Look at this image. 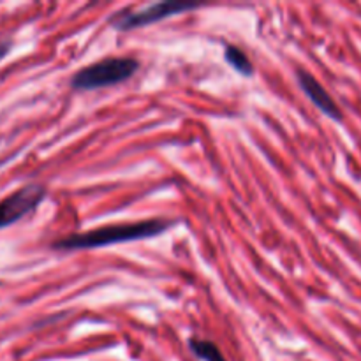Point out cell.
Instances as JSON below:
<instances>
[{"mask_svg":"<svg viewBox=\"0 0 361 361\" xmlns=\"http://www.w3.org/2000/svg\"><path fill=\"white\" fill-rule=\"evenodd\" d=\"M224 59L236 73H240L242 76H252L254 74V66L250 62V59L247 56V53L242 48L235 44H226L224 48Z\"/></svg>","mask_w":361,"mask_h":361,"instance_id":"obj_6","label":"cell"},{"mask_svg":"<svg viewBox=\"0 0 361 361\" xmlns=\"http://www.w3.org/2000/svg\"><path fill=\"white\" fill-rule=\"evenodd\" d=\"M296 80H298L300 88L305 92V95L310 99V102H312L317 109H321V113L330 116V118L335 120V122H341L342 120L341 108H338L337 102L334 101V97L328 94L326 88H324L323 85L312 76V74L307 73V71L303 69H298L296 71Z\"/></svg>","mask_w":361,"mask_h":361,"instance_id":"obj_5","label":"cell"},{"mask_svg":"<svg viewBox=\"0 0 361 361\" xmlns=\"http://www.w3.org/2000/svg\"><path fill=\"white\" fill-rule=\"evenodd\" d=\"M11 51V42L9 41H0V60Z\"/></svg>","mask_w":361,"mask_h":361,"instance_id":"obj_8","label":"cell"},{"mask_svg":"<svg viewBox=\"0 0 361 361\" xmlns=\"http://www.w3.org/2000/svg\"><path fill=\"white\" fill-rule=\"evenodd\" d=\"M46 192L48 190L42 183H28L0 201V229L32 214L44 201Z\"/></svg>","mask_w":361,"mask_h":361,"instance_id":"obj_4","label":"cell"},{"mask_svg":"<svg viewBox=\"0 0 361 361\" xmlns=\"http://www.w3.org/2000/svg\"><path fill=\"white\" fill-rule=\"evenodd\" d=\"M189 349L196 358L201 361H228L222 355L221 349L212 341H203V338H189Z\"/></svg>","mask_w":361,"mask_h":361,"instance_id":"obj_7","label":"cell"},{"mask_svg":"<svg viewBox=\"0 0 361 361\" xmlns=\"http://www.w3.org/2000/svg\"><path fill=\"white\" fill-rule=\"evenodd\" d=\"M171 226H175V221H168V219H148V221L130 222V224L104 226L92 231L63 236L56 240L51 247L56 250L101 249V247L118 245V243L134 242V240L154 238L168 231Z\"/></svg>","mask_w":361,"mask_h":361,"instance_id":"obj_1","label":"cell"},{"mask_svg":"<svg viewBox=\"0 0 361 361\" xmlns=\"http://www.w3.org/2000/svg\"><path fill=\"white\" fill-rule=\"evenodd\" d=\"M197 4H183V2H159L154 6H148L140 11H120L115 16L109 18V25L116 30H133V28L147 27V25L157 23L166 20L173 14L185 13V11L197 9Z\"/></svg>","mask_w":361,"mask_h":361,"instance_id":"obj_3","label":"cell"},{"mask_svg":"<svg viewBox=\"0 0 361 361\" xmlns=\"http://www.w3.org/2000/svg\"><path fill=\"white\" fill-rule=\"evenodd\" d=\"M140 69V62L130 56H108L78 71L71 78L74 90H99L130 80Z\"/></svg>","mask_w":361,"mask_h":361,"instance_id":"obj_2","label":"cell"}]
</instances>
